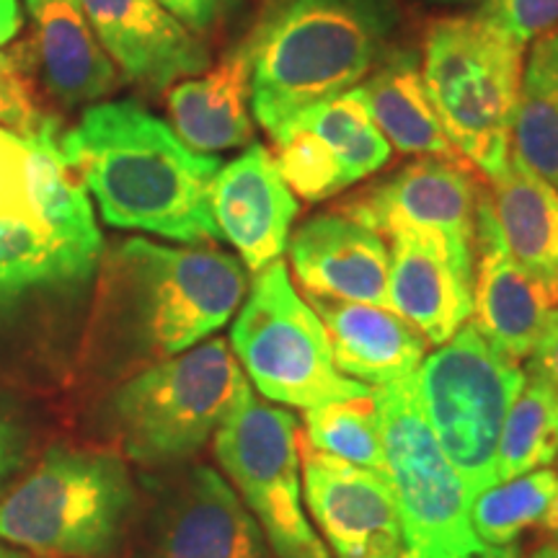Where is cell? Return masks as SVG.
Segmentation results:
<instances>
[{
	"label": "cell",
	"instance_id": "obj_8",
	"mask_svg": "<svg viewBox=\"0 0 558 558\" xmlns=\"http://www.w3.org/2000/svg\"><path fill=\"white\" fill-rule=\"evenodd\" d=\"M373 399L401 512L403 558H520L518 546H486L473 533V499L429 427L416 373L373 388Z\"/></svg>",
	"mask_w": 558,
	"mask_h": 558
},
{
	"label": "cell",
	"instance_id": "obj_2",
	"mask_svg": "<svg viewBox=\"0 0 558 558\" xmlns=\"http://www.w3.org/2000/svg\"><path fill=\"white\" fill-rule=\"evenodd\" d=\"M60 148L107 226L194 246L222 241L213 215L220 160L192 150L140 104H94Z\"/></svg>",
	"mask_w": 558,
	"mask_h": 558
},
{
	"label": "cell",
	"instance_id": "obj_5",
	"mask_svg": "<svg viewBox=\"0 0 558 558\" xmlns=\"http://www.w3.org/2000/svg\"><path fill=\"white\" fill-rule=\"evenodd\" d=\"M137 512L135 478L120 456L54 445L0 499V541L45 558H117Z\"/></svg>",
	"mask_w": 558,
	"mask_h": 558
},
{
	"label": "cell",
	"instance_id": "obj_40",
	"mask_svg": "<svg viewBox=\"0 0 558 558\" xmlns=\"http://www.w3.org/2000/svg\"><path fill=\"white\" fill-rule=\"evenodd\" d=\"M556 538H558V533H556Z\"/></svg>",
	"mask_w": 558,
	"mask_h": 558
},
{
	"label": "cell",
	"instance_id": "obj_29",
	"mask_svg": "<svg viewBox=\"0 0 558 558\" xmlns=\"http://www.w3.org/2000/svg\"><path fill=\"white\" fill-rule=\"evenodd\" d=\"M313 448L388 478L383 424L373 393L333 401L305 411V432Z\"/></svg>",
	"mask_w": 558,
	"mask_h": 558
},
{
	"label": "cell",
	"instance_id": "obj_20",
	"mask_svg": "<svg viewBox=\"0 0 558 558\" xmlns=\"http://www.w3.org/2000/svg\"><path fill=\"white\" fill-rule=\"evenodd\" d=\"M390 251V311L427 339L445 344L473 313V277L452 262L448 248L418 233L393 230L386 235Z\"/></svg>",
	"mask_w": 558,
	"mask_h": 558
},
{
	"label": "cell",
	"instance_id": "obj_4",
	"mask_svg": "<svg viewBox=\"0 0 558 558\" xmlns=\"http://www.w3.org/2000/svg\"><path fill=\"white\" fill-rule=\"evenodd\" d=\"M399 24L396 0H277L246 37L256 122L275 137L300 111L357 88Z\"/></svg>",
	"mask_w": 558,
	"mask_h": 558
},
{
	"label": "cell",
	"instance_id": "obj_11",
	"mask_svg": "<svg viewBox=\"0 0 558 558\" xmlns=\"http://www.w3.org/2000/svg\"><path fill=\"white\" fill-rule=\"evenodd\" d=\"M215 458L279 558H331L305 512L292 411L248 390L215 435Z\"/></svg>",
	"mask_w": 558,
	"mask_h": 558
},
{
	"label": "cell",
	"instance_id": "obj_6",
	"mask_svg": "<svg viewBox=\"0 0 558 558\" xmlns=\"http://www.w3.org/2000/svg\"><path fill=\"white\" fill-rule=\"evenodd\" d=\"M248 390L233 349L215 337L124 378L107 418L124 458L169 471L199 456Z\"/></svg>",
	"mask_w": 558,
	"mask_h": 558
},
{
	"label": "cell",
	"instance_id": "obj_22",
	"mask_svg": "<svg viewBox=\"0 0 558 558\" xmlns=\"http://www.w3.org/2000/svg\"><path fill=\"white\" fill-rule=\"evenodd\" d=\"M173 132L192 150L215 153L246 148L254 140L251 120V54L246 39L230 47L202 78L169 88Z\"/></svg>",
	"mask_w": 558,
	"mask_h": 558
},
{
	"label": "cell",
	"instance_id": "obj_3",
	"mask_svg": "<svg viewBox=\"0 0 558 558\" xmlns=\"http://www.w3.org/2000/svg\"><path fill=\"white\" fill-rule=\"evenodd\" d=\"M52 117L37 130L0 128V303L88 282L104 235Z\"/></svg>",
	"mask_w": 558,
	"mask_h": 558
},
{
	"label": "cell",
	"instance_id": "obj_19",
	"mask_svg": "<svg viewBox=\"0 0 558 558\" xmlns=\"http://www.w3.org/2000/svg\"><path fill=\"white\" fill-rule=\"evenodd\" d=\"M32 39L16 58L34 65L52 99L65 107L99 101L120 86V70L96 39L78 0H26Z\"/></svg>",
	"mask_w": 558,
	"mask_h": 558
},
{
	"label": "cell",
	"instance_id": "obj_28",
	"mask_svg": "<svg viewBox=\"0 0 558 558\" xmlns=\"http://www.w3.org/2000/svg\"><path fill=\"white\" fill-rule=\"evenodd\" d=\"M290 122L311 130L313 135L329 145L339 160L347 186L360 184L362 179L378 173L393 150L388 140L383 137V132L375 128V122L369 120L365 104L354 88L337 96V99L300 111Z\"/></svg>",
	"mask_w": 558,
	"mask_h": 558
},
{
	"label": "cell",
	"instance_id": "obj_15",
	"mask_svg": "<svg viewBox=\"0 0 558 558\" xmlns=\"http://www.w3.org/2000/svg\"><path fill=\"white\" fill-rule=\"evenodd\" d=\"M78 5L117 70L150 94L209 68L202 37L158 0H78Z\"/></svg>",
	"mask_w": 558,
	"mask_h": 558
},
{
	"label": "cell",
	"instance_id": "obj_26",
	"mask_svg": "<svg viewBox=\"0 0 558 558\" xmlns=\"http://www.w3.org/2000/svg\"><path fill=\"white\" fill-rule=\"evenodd\" d=\"M558 460V388L527 365L525 386L509 409L499 439V481L550 469Z\"/></svg>",
	"mask_w": 558,
	"mask_h": 558
},
{
	"label": "cell",
	"instance_id": "obj_36",
	"mask_svg": "<svg viewBox=\"0 0 558 558\" xmlns=\"http://www.w3.org/2000/svg\"><path fill=\"white\" fill-rule=\"evenodd\" d=\"M21 32V5L19 0H0V50L11 45Z\"/></svg>",
	"mask_w": 558,
	"mask_h": 558
},
{
	"label": "cell",
	"instance_id": "obj_27",
	"mask_svg": "<svg viewBox=\"0 0 558 558\" xmlns=\"http://www.w3.org/2000/svg\"><path fill=\"white\" fill-rule=\"evenodd\" d=\"M558 499V471L541 469L499 481L471 505V525L481 543L494 548L514 546L530 527H548Z\"/></svg>",
	"mask_w": 558,
	"mask_h": 558
},
{
	"label": "cell",
	"instance_id": "obj_21",
	"mask_svg": "<svg viewBox=\"0 0 558 558\" xmlns=\"http://www.w3.org/2000/svg\"><path fill=\"white\" fill-rule=\"evenodd\" d=\"M311 308L329 337L341 375L380 388L414 375L424 362L427 339L399 313L380 305L308 295Z\"/></svg>",
	"mask_w": 558,
	"mask_h": 558
},
{
	"label": "cell",
	"instance_id": "obj_9",
	"mask_svg": "<svg viewBox=\"0 0 558 558\" xmlns=\"http://www.w3.org/2000/svg\"><path fill=\"white\" fill-rule=\"evenodd\" d=\"M418 399L471 499L499 484V439L525 369L469 320L416 369Z\"/></svg>",
	"mask_w": 558,
	"mask_h": 558
},
{
	"label": "cell",
	"instance_id": "obj_12",
	"mask_svg": "<svg viewBox=\"0 0 558 558\" xmlns=\"http://www.w3.org/2000/svg\"><path fill=\"white\" fill-rule=\"evenodd\" d=\"M130 543L132 558H279L228 478L205 463L150 481Z\"/></svg>",
	"mask_w": 558,
	"mask_h": 558
},
{
	"label": "cell",
	"instance_id": "obj_7",
	"mask_svg": "<svg viewBox=\"0 0 558 558\" xmlns=\"http://www.w3.org/2000/svg\"><path fill=\"white\" fill-rule=\"evenodd\" d=\"M525 47L473 16L439 19L424 34L422 78L452 148L494 179L512 158Z\"/></svg>",
	"mask_w": 558,
	"mask_h": 558
},
{
	"label": "cell",
	"instance_id": "obj_14",
	"mask_svg": "<svg viewBox=\"0 0 558 558\" xmlns=\"http://www.w3.org/2000/svg\"><path fill=\"white\" fill-rule=\"evenodd\" d=\"M303 501L331 558H403L401 512L390 478L313 448L298 435Z\"/></svg>",
	"mask_w": 558,
	"mask_h": 558
},
{
	"label": "cell",
	"instance_id": "obj_31",
	"mask_svg": "<svg viewBox=\"0 0 558 558\" xmlns=\"http://www.w3.org/2000/svg\"><path fill=\"white\" fill-rule=\"evenodd\" d=\"M476 16L492 29L527 47L558 26V0H484Z\"/></svg>",
	"mask_w": 558,
	"mask_h": 558
},
{
	"label": "cell",
	"instance_id": "obj_33",
	"mask_svg": "<svg viewBox=\"0 0 558 558\" xmlns=\"http://www.w3.org/2000/svg\"><path fill=\"white\" fill-rule=\"evenodd\" d=\"M173 19H179L186 29L197 34L215 32L235 9H241L243 0H158Z\"/></svg>",
	"mask_w": 558,
	"mask_h": 558
},
{
	"label": "cell",
	"instance_id": "obj_10",
	"mask_svg": "<svg viewBox=\"0 0 558 558\" xmlns=\"http://www.w3.org/2000/svg\"><path fill=\"white\" fill-rule=\"evenodd\" d=\"M230 347L256 390L282 407L308 411L373 393L333 365L324 324L300 298L282 259L256 271L230 329Z\"/></svg>",
	"mask_w": 558,
	"mask_h": 558
},
{
	"label": "cell",
	"instance_id": "obj_38",
	"mask_svg": "<svg viewBox=\"0 0 558 558\" xmlns=\"http://www.w3.org/2000/svg\"><path fill=\"white\" fill-rule=\"evenodd\" d=\"M530 558H558V543H554V546L538 548Z\"/></svg>",
	"mask_w": 558,
	"mask_h": 558
},
{
	"label": "cell",
	"instance_id": "obj_34",
	"mask_svg": "<svg viewBox=\"0 0 558 558\" xmlns=\"http://www.w3.org/2000/svg\"><path fill=\"white\" fill-rule=\"evenodd\" d=\"M26 452H29V439L24 429L19 427L16 418L0 409V492L24 469Z\"/></svg>",
	"mask_w": 558,
	"mask_h": 558
},
{
	"label": "cell",
	"instance_id": "obj_32",
	"mask_svg": "<svg viewBox=\"0 0 558 558\" xmlns=\"http://www.w3.org/2000/svg\"><path fill=\"white\" fill-rule=\"evenodd\" d=\"M47 117L34 104L29 81L9 52L0 50V128L19 132L37 130Z\"/></svg>",
	"mask_w": 558,
	"mask_h": 558
},
{
	"label": "cell",
	"instance_id": "obj_16",
	"mask_svg": "<svg viewBox=\"0 0 558 558\" xmlns=\"http://www.w3.org/2000/svg\"><path fill=\"white\" fill-rule=\"evenodd\" d=\"M298 209V197L264 145L251 143L213 181V215L222 241L254 275L282 259Z\"/></svg>",
	"mask_w": 558,
	"mask_h": 558
},
{
	"label": "cell",
	"instance_id": "obj_24",
	"mask_svg": "<svg viewBox=\"0 0 558 558\" xmlns=\"http://www.w3.org/2000/svg\"><path fill=\"white\" fill-rule=\"evenodd\" d=\"M488 199L512 259L558 305V190L512 153L488 179Z\"/></svg>",
	"mask_w": 558,
	"mask_h": 558
},
{
	"label": "cell",
	"instance_id": "obj_23",
	"mask_svg": "<svg viewBox=\"0 0 558 558\" xmlns=\"http://www.w3.org/2000/svg\"><path fill=\"white\" fill-rule=\"evenodd\" d=\"M354 90L393 150L403 156L460 160L432 107L414 50L393 47Z\"/></svg>",
	"mask_w": 558,
	"mask_h": 558
},
{
	"label": "cell",
	"instance_id": "obj_18",
	"mask_svg": "<svg viewBox=\"0 0 558 558\" xmlns=\"http://www.w3.org/2000/svg\"><path fill=\"white\" fill-rule=\"evenodd\" d=\"M305 295L390 308L388 241L344 213L305 220L288 243Z\"/></svg>",
	"mask_w": 558,
	"mask_h": 558
},
{
	"label": "cell",
	"instance_id": "obj_39",
	"mask_svg": "<svg viewBox=\"0 0 558 558\" xmlns=\"http://www.w3.org/2000/svg\"><path fill=\"white\" fill-rule=\"evenodd\" d=\"M429 3H439V5H460V3H473V0H429Z\"/></svg>",
	"mask_w": 558,
	"mask_h": 558
},
{
	"label": "cell",
	"instance_id": "obj_17",
	"mask_svg": "<svg viewBox=\"0 0 558 558\" xmlns=\"http://www.w3.org/2000/svg\"><path fill=\"white\" fill-rule=\"evenodd\" d=\"M556 308L546 290L509 254L488 190L478 194L473 243V324L512 360H527L538 344L548 313Z\"/></svg>",
	"mask_w": 558,
	"mask_h": 558
},
{
	"label": "cell",
	"instance_id": "obj_25",
	"mask_svg": "<svg viewBox=\"0 0 558 558\" xmlns=\"http://www.w3.org/2000/svg\"><path fill=\"white\" fill-rule=\"evenodd\" d=\"M512 153L558 190V26L533 41L522 65Z\"/></svg>",
	"mask_w": 558,
	"mask_h": 558
},
{
	"label": "cell",
	"instance_id": "obj_30",
	"mask_svg": "<svg viewBox=\"0 0 558 558\" xmlns=\"http://www.w3.org/2000/svg\"><path fill=\"white\" fill-rule=\"evenodd\" d=\"M275 163L292 194L305 202H324L349 190L339 160L324 140L290 122L275 137Z\"/></svg>",
	"mask_w": 558,
	"mask_h": 558
},
{
	"label": "cell",
	"instance_id": "obj_1",
	"mask_svg": "<svg viewBox=\"0 0 558 558\" xmlns=\"http://www.w3.org/2000/svg\"><path fill=\"white\" fill-rule=\"evenodd\" d=\"M83 357L96 378L124 380L228 324L246 298V267L220 248L124 239L101 254Z\"/></svg>",
	"mask_w": 558,
	"mask_h": 558
},
{
	"label": "cell",
	"instance_id": "obj_35",
	"mask_svg": "<svg viewBox=\"0 0 558 558\" xmlns=\"http://www.w3.org/2000/svg\"><path fill=\"white\" fill-rule=\"evenodd\" d=\"M530 365L538 367L558 388V305L548 313L538 344H535L533 354H530Z\"/></svg>",
	"mask_w": 558,
	"mask_h": 558
},
{
	"label": "cell",
	"instance_id": "obj_37",
	"mask_svg": "<svg viewBox=\"0 0 558 558\" xmlns=\"http://www.w3.org/2000/svg\"><path fill=\"white\" fill-rule=\"evenodd\" d=\"M0 558H29V554L16 546H11V543L0 541Z\"/></svg>",
	"mask_w": 558,
	"mask_h": 558
},
{
	"label": "cell",
	"instance_id": "obj_13",
	"mask_svg": "<svg viewBox=\"0 0 558 558\" xmlns=\"http://www.w3.org/2000/svg\"><path fill=\"white\" fill-rule=\"evenodd\" d=\"M478 194L481 186L460 160L418 158L347 199L339 213L365 222L383 239L407 230L437 241L473 277Z\"/></svg>",
	"mask_w": 558,
	"mask_h": 558
}]
</instances>
